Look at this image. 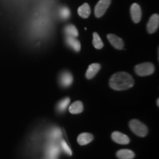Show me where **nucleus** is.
Here are the masks:
<instances>
[{
    "instance_id": "obj_17",
    "label": "nucleus",
    "mask_w": 159,
    "mask_h": 159,
    "mask_svg": "<svg viewBox=\"0 0 159 159\" xmlns=\"http://www.w3.org/2000/svg\"><path fill=\"white\" fill-rule=\"evenodd\" d=\"M69 102H70V99H69V97H65V98H63L62 100L60 101V102L57 104L56 105L57 111H58L59 113L64 112V111L66 110Z\"/></svg>"
},
{
    "instance_id": "obj_12",
    "label": "nucleus",
    "mask_w": 159,
    "mask_h": 159,
    "mask_svg": "<svg viewBox=\"0 0 159 159\" xmlns=\"http://www.w3.org/2000/svg\"><path fill=\"white\" fill-rule=\"evenodd\" d=\"M94 139V136L89 133H83L77 137V143L80 145H86L91 142Z\"/></svg>"
},
{
    "instance_id": "obj_23",
    "label": "nucleus",
    "mask_w": 159,
    "mask_h": 159,
    "mask_svg": "<svg viewBox=\"0 0 159 159\" xmlns=\"http://www.w3.org/2000/svg\"><path fill=\"white\" fill-rule=\"evenodd\" d=\"M159 99H157V105H158V106H159Z\"/></svg>"
},
{
    "instance_id": "obj_8",
    "label": "nucleus",
    "mask_w": 159,
    "mask_h": 159,
    "mask_svg": "<svg viewBox=\"0 0 159 159\" xmlns=\"http://www.w3.org/2000/svg\"><path fill=\"white\" fill-rule=\"evenodd\" d=\"M130 14L132 20L134 23H139L142 19V9L138 4L134 3L131 5L130 7Z\"/></svg>"
},
{
    "instance_id": "obj_11",
    "label": "nucleus",
    "mask_w": 159,
    "mask_h": 159,
    "mask_svg": "<svg viewBox=\"0 0 159 159\" xmlns=\"http://www.w3.org/2000/svg\"><path fill=\"white\" fill-rule=\"evenodd\" d=\"M66 43L69 46L70 48L75 52H80L81 49L80 43L78 40L76 39V38L71 36H66Z\"/></svg>"
},
{
    "instance_id": "obj_6",
    "label": "nucleus",
    "mask_w": 159,
    "mask_h": 159,
    "mask_svg": "<svg viewBox=\"0 0 159 159\" xmlns=\"http://www.w3.org/2000/svg\"><path fill=\"white\" fill-rule=\"evenodd\" d=\"M111 138L114 142L119 144H128L130 142L128 136L122 133L119 132V131H114L111 135Z\"/></svg>"
},
{
    "instance_id": "obj_5",
    "label": "nucleus",
    "mask_w": 159,
    "mask_h": 159,
    "mask_svg": "<svg viewBox=\"0 0 159 159\" xmlns=\"http://www.w3.org/2000/svg\"><path fill=\"white\" fill-rule=\"evenodd\" d=\"M59 82L61 86L63 88L69 87L73 83L72 75L68 71H63L59 77Z\"/></svg>"
},
{
    "instance_id": "obj_19",
    "label": "nucleus",
    "mask_w": 159,
    "mask_h": 159,
    "mask_svg": "<svg viewBox=\"0 0 159 159\" xmlns=\"http://www.w3.org/2000/svg\"><path fill=\"white\" fill-rule=\"evenodd\" d=\"M70 10L68 7H66V6L61 7V9L59 11V15L63 20H66L67 19H69V16H70Z\"/></svg>"
},
{
    "instance_id": "obj_22",
    "label": "nucleus",
    "mask_w": 159,
    "mask_h": 159,
    "mask_svg": "<svg viewBox=\"0 0 159 159\" xmlns=\"http://www.w3.org/2000/svg\"><path fill=\"white\" fill-rule=\"evenodd\" d=\"M61 148H62L63 150L66 153L68 154L69 156H71L72 155V152H71L70 148H69V145L67 144V143L64 140L61 141Z\"/></svg>"
},
{
    "instance_id": "obj_7",
    "label": "nucleus",
    "mask_w": 159,
    "mask_h": 159,
    "mask_svg": "<svg viewBox=\"0 0 159 159\" xmlns=\"http://www.w3.org/2000/svg\"><path fill=\"white\" fill-rule=\"evenodd\" d=\"M159 26V16L158 14H153L150 17L149 20L148 25H147V29L149 33L152 34L154 33L158 28Z\"/></svg>"
},
{
    "instance_id": "obj_21",
    "label": "nucleus",
    "mask_w": 159,
    "mask_h": 159,
    "mask_svg": "<svg viewBox=\"0 0 159 159\" xmlns=\"http://www.w3.org/2000/svg\"><path fill=\"white\" fill-rule=\"evenodd\" d=\"M59 150L57 148V147L55 145H49L48 149H47V152L51 157H55L56 156L57 153H58Z\"/></svg>"
},
{
    "instance_id": "obj_10",
    "label": "nucleus",
    "mask_w": 159,
    "mask_h": 159,
    "mask_svg": "<svg viewBox=\"0 0 159 159\" xmlns=\"http://www.w3.org/2000/svg\"><path fill=\"white\" fill-rule=\"evenodd\" d=\"M101 69V65L99 63H92V64L89 65L88 69H87L86 73H85V77L87 79L91 80L93 77H95L99 71Z\"/></svg>"
},
{
    "instance_id": "obj_18",
    "label": "nucleus",
    "mask_w": 159,
    "mask_h": 159,
    "mask_svg": "<svg viewBox=\"0 0 159 159\" xmlns=\"http://www.w3.org/2000/svg\"><path fill=\"white\" fill-rule=\"evenodd\" d=\"M93 45L97 49H101L103 47V42L97 33H93Z\"/></svg>"
},
{
    "instance_id": "obj_3",
    "label": "nucleus",
    "mask_w": 159,
    "mask_h": 159,
    "mask_svg": "<svg viewBox=\"0 0 159 159\" xmlns=\"http://www.w3.org/2000/svg\"><path fill=\"white\" fill-rule=\"evenodd\" d=\"M135 71L139 76H148L153 74L155 71V66L151 63H143L135 66Z\"/></svg>"
},
{
    "instance_id": "obj_14",
    "label": "nucleus",
    "mask_w": 159,
    "mask_h": 159,
    "mask_svg": "<svg viewBox=\"0 0 159 159\" xmlns=\"http://www.w3.org/2000/svg\"><path fill=\"white\" fill-rule=\"evenodd\" d=\"M77 13H78V15L80 17L83 18V19H87L91 14L90 6H89V4L84 3L77 10Z\"/></svg>"
},
{
    "instance_id": "obj_15",
    "label": "nucleus",
    "mask_w": 159,
    "mask_h": 159,
    "mask_svg": "<svg viewBox=\"0 0 159 159\" xmlns=\"http://www.w3.org/2000/svg\"><path fill=\"white\" fill-rule=\"evenodd\" d=\"M69 112L72 114H78L83 112V104L81 101H76L70 105L69 108Z\"/></svg>"
},
{
    "instance_id": "obj_4",
    "label": "nucleus",
    "mask_w": 159,
    "mask_h": 159,
    "mask_svg": "<svg viewBox=\"0 0 159 159\" xmlns=\"http://www.w3.org/2000/svg\"><path fill=\"white\" fill-rule=\"evenodd\" d=\"M111 0H99L95 6L94 14L97 18L102 17L111 5Z\"/></svg>"
},
{
    "instance_id": "obj_2",
    "label": "nucleus",
    "mask_w": 159,
    "mask_h": 159,
    "mask_svg": "<svg viewBox=\"0 0 159 159\" xmlns=\"http://www.w3.org/2000/svg\"><path fill=\"white\" fill-rule=\"evenodd\" d=\"M129 126L130 130L139 137H144L148 134V127L138 119H132L129 122Z\"/></svg>"
},
{
    "instance_id": "obj_9",
    "label": "nucleus",
    "mask_w": 159,
    "mask_h": 159,
    "mask_svg": "<svg viewBox=\"0 0 159 159\" xmlns=\"http://www.w3.org/2000/svg\"><path fill=\"white\" fill-rule=\"evenodd\" d=\"M109 42L116 49H122L124 47V42H123L122 39L121 38L115 35L114 34H108L107 35Z\"/></svg>"
},
{
    "instance_id": "obj_1",
    "label": "nucleus",
    "mask_w": 159,
    "mask_h": 159,
    "mask_svg": "<svg viewBox=\"0 0 159 159\" xmlns=\"http://www.w3.org/2000/svg\"><path fill=\"white\" fill-rule=\"evenodd\" d=\"M109 85L114 90L125 91L134 86V80L129 73L119 71L111 76L109 80Z\"/></svg>"
},
{
    "instance_id": "obj_16",
    "label": "nucleus",
    "mask_w": 159,
    "mask_h": 159,
    "mask_svg": "<svg viewBox=\"0 0 159 159\" xmlns=\"http://www.w3.org/2000/svg\"><path fill=\"white\" fill-rule=\"evenodd\" d=\"M64 33L66 36H71L76 38L78 36V30L75 25H68L65 27Z\"/></svg>"
},
{
    "instance_id": "obj_13",
    "label": "nucleus",
    "mask_w": 159,
    "mask_h": 159,
    "mask_svg": "<svg viewBox=\"0 0 159 159\" xmlns=\"http://www.w3.org/2000/svg\"><path fill=\"white\" fill-rule=\"evenodd\" d=\"M116 155L117 158L119 159H133L135 157L134 152L128 149H123V150L117 151Z\"/></svg>"
},
{
    "instance_id": "obj_20",
    "label": "nucleus",
    "mask_w": 159,
    "mask_h": 159,
    "mask_svg": "<svg viewBox=\"0 0 159 159\" xmlns=\"http://www.w3.org/2000/svg\"><path fill=\"white\" fill-rule=\"evenodd\" d=\"M61 136V131L59 128H55L52 129L49 134V137L50 139H59Z\"/></svg>"
}]
</instances>
